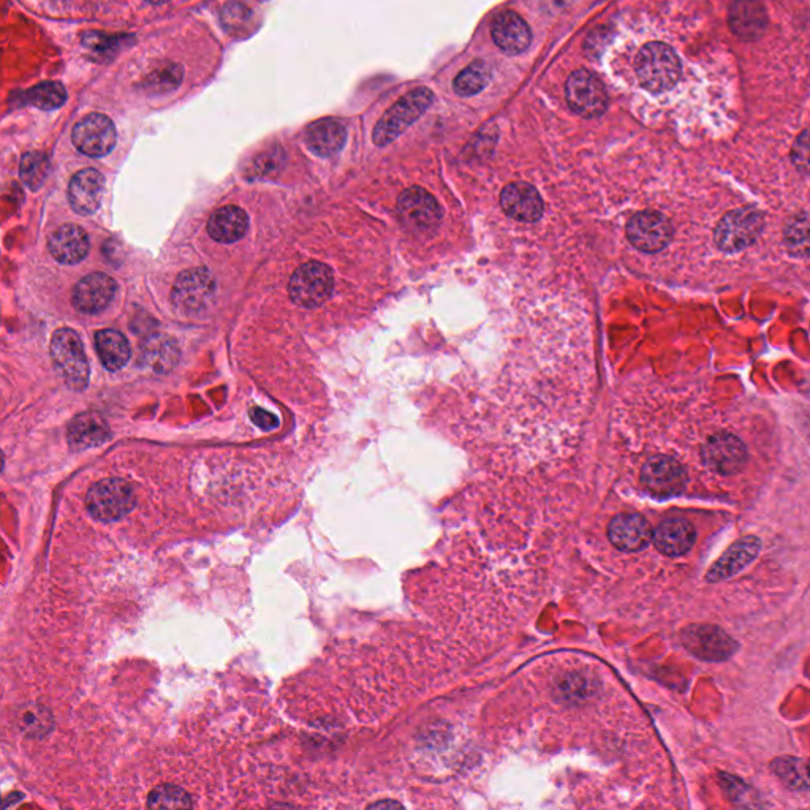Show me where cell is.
<instances>
[{
  "label": "cell",
  "mask_w": 810,
  "mask_h": 810,
  "mask_svg": "<svg viewBox=\"0 0 810 810\" xmlns=\"http://www.w3.org/2000/svg\"><path fill=\"white\" fill-rule=\"evenodd\" d=\"M636 76L649 92L670 91L681 78V61L673 48L665 43L652 42L643 46L636 56Z\"/></svg>",
  "instance_id": "1"
},
{
  "label": "cell",
  "mask_w": 810,
  "mask_h": 810,
  "mask_svg": "<svg viewBox=\"0 0 810 810\" xmlns=\"http://www.w3.org/2000/svg\"><path fill=\"white\" fill-rule=\"evenodd\" d=\"M434 94L429 89L418 88L415 91L405 94L396 105L391 106L387 113L383 114L379 124L375 125L374 143L377 146H387L393 143L396 138L415 124L418 119L429 110L432 105Z\"/></svg>",
  "instance_id": "2"
},
{
  "label": "cell",
  "mask_w": 810,
  "mask_h": 810,
  "mask_svg": "<svg viewBox=\"0 0 810 810\" xmlns=\"http://www.w3.org/2000/svg\"><path fill=\"white\" fill-rule=\"evenodd\" d=\"M51 358L57 372L73 390H84L89 383V361L81 337L70 330L62 328L54 333L51 339Z\"/></svg>",
  "instance_id": "3"
},
{
  "label": "cell",
  "mask_w": 810,
  "mask_h": 810,
  "mask_svg": "<svg viewBox=\"0 0 810 810\" xmlns=\"http://www.w3.org/2000/svg\"><path fill=\"white\" fill-rule=\"evenodd\" d=\"M137 496L132 485L122 478H106L89 489V513L102 523H114L125 518L135 507Z\"/></svg>",
  "instance_id": "4"
},
{
  "label": "cell",
  "mask_w": 810,
  "mask_h": 810,
  "mask_svg": "<svg viewBox=\"0 0 810 810\" xmlns=\"http://www.w3.org/2000/svg\"><path fill=\"white\" fill-rule=\"evenodd\" d=\"M765 217L754 208H741L728 212L716 228V244L723 252H739L760 238Z\"/></svg>",
  "instance_id": "5"
},
{
  "label": "cell",
  "mask_w": 810,
  "mask_h": 810,
  "mask_svg": "<svg viewBox=\"0 0 810 810\" xmlns=\"http://www.w3.org/2000/svg\"><path fill=\"white\" fill-rule=\"evenodd\" d=\"M333 271L323 263L311 262L296 269L288 292L293 303L306 309L322 306L333 293Z\"/></svg>",
  "instance_id": "6"
},
{
  "label": "cell",
  "mask_w": 810,
  "mask_h": 810,
  "mask_svg": "<svg viewBox=\"0 0 810 810\" xmlns=\"http://www.w3.org/2000/svg\"><path fill=\"white\" fill-rule=\"evenodd\" d=\"M567 102L583 118H599L608 108V92L599 76L589 70H576L568 78Z\"/></svg>",
  "instance_id": "7"
},
{
  "label": "cell",
  "mask_w": 810,
  "mask_h": 810,
  "mask_svg": "<svg viewBox=\"0 0 810 810\" xmlns=\"http://www.w3.org/2000/svg\"><path fill=\"white\" fill-rule=\"evenodd\" d=\"M216 295V279L205 268H194L184 271L176 279L171 292V300L179 311L186 314H197L205 311Z\"/></svg>",
  "instance_id": "8"
},
{
  "label": "cell",
  "mask_w": 810,
  "mask_h": 810,
  "mask_svg": "<svg viewBox=\"0 0 810 810\" xmlns=\"http://www.w3.org/2000/svg\"><path fill=\"white\" fill-rule=\"evenodd\" d=\"M681 638L690 654L708 662L730 659L738 649V643L714 625H690L682 632Z\"/></svg>",
  "instance_id": "9"
},
{
  "label": "cell",
  "mask_w": 810,
  "mask_h": 810,
  "mask_svg": "<svg viewBox=\"0 0 810 810\" xmlns=\"http://www.w3.org/2000/svg\"><path fill=\"white\" fill-rule=\"evenodd\" d=\"M625 231L630 244L644 254H657L673 238L670 220L655 211L638 212L629 220Z\"/></svg>",
  "instance_id": "10"
},
{
  "label": "cell",
  "mask_w": 810,
  "mask_h": 810,
  "mask_svg": "<svg viewBox=\"0 0 810 810\" xmlns=\"http://www.w3.org/2000/svg\"><path fill=\"white\" fill-rule=\"evenodd\" d=\"M641 483L655 497H674L687 485L686 469L671 456H654L641 470Z\"/></svg>",
  "instance_id": "11"
},
{
  "label": "cell",
  "mask_w": 810,
  "mask_h": 810,
  "mask_svg": "<svg viewBox=\"0 0 810 810\" xmlns=\"http://www.w3.org/2000/svg\"><path fill=\"white\" fill-rule=\"evenodd\" d=\"M701 458L712 472L730 477L741 472L746 466V445L733 434L720 432L706 440L701 448Z\"/></svg>",
  "instance_id": "12"
},
{
  "label": "cell",
  "mask_w": 810,
  "mask_h": 810,
  "mask_svg": "<svg viewBox=\"0 0 810 810\" xmlns=\"http://www.w3.org/2000/svg\"><path fill=\"white\" fill-rule=\"evenodd\" d=\"M72 140L84 156L105 157L116 146V129L108 116L92 113L75 125Z\"/></svg>",
  "instance_id": "13"
},
{
  "label": "cell",
  "mask_w": 810,
  "mask_h": 810,
  "mask_svg": "<svg viewBox=\"0 0 810 810\" xmlns=\"http://www.w3.org/2000/svg\"><path fill=\"white\" fill-rule=\"evenodd\" d=\"M398 211L405 227L415 231L436 230L443 216L439 201L421 187H410L402 192Z\"/></svg>",
  "instance_id": "14"
},
{
  "label": "cell",
  "mask_w": 810,
  "mask_h": 810,
  "mask_svg": "<svg viewBox=\"0 0 810 810\" xmlns=\"http://www.w3.org/2000/svg\"><path fill=\"white\" fill-rule=\"evenodd\" d=\"M500 206L508 217L527 224L542 219L545 209L542 195L526 182L508 184L500 194Z\"/></svg>",
  "instance_id": "15"
},
{
  "label": "cell",
  "mask_w": 810,
  "mask_h": 810,
  "mask_svg": "<svg viewBox=\"0 0 810 810\" xmlns=\"http://www.w3.org/2000/svg\"><path fill=\"white\" fill-rule=\"evenodd\" d=\"M118 285L103 273L89 274L73 290V306L83 314H99L113 303Z\"/></svg>",
  "instance_id": "16"
},
{
  "label": "cell",
  "mask_w": 810,
  "mask_h": 810,
  "mask_svg": "<svg viewBox=\"0 0 810 810\" xmlns=\"http://www.w3.org/2000/svg\"><path fill=\"white\" fill-rule=\"evenodd\" d=\"M731 32L741 40H758L768 29V13L760 0H735L728 15Z\"/></svg>",
  "instance_id": "17"
},
{
  "label": "cell",
  "mask_w": 810,
  "mask_h": 810,
  "mask_svg": "<svg viewBox=\"0 0 810 810\" xmlns=\"http://www.w3.org/2000/svg\"><path fill=\"white\" fill-rule=\"evenodd\" d=\"M611 543L624 553H635L651 542L652 530L648 521L636 513H622L611 521L608 529Z\"/></svg>",
  "instance_id": "18"
},
{
  "label": "cell",
  "mask_w": 810,
  "mask_h": 810,
  "mask_svg": "<svg viewBox=\"0 0 810 810\" xmlns=\"http://www.w3.org/2000/svg\"><path fill=\"white\" fill-rule=\"evenodd\" d=\"M103 189H105V178L99 171H80L73 176L69 186V201L73 211L80 216H91L102 203Z\"/></svg>",
  "instance_id": "19"
},
{
  "label": "cell",
  "mask_w": 810,
  "mask_h": 810,
  "mask_svg": "<svg viewBox=\"0 0 810 810\" xmlns=\"http://www.w3.org/2000/svg\"><path fill=\"white\" fill-rule=\"evenodd\" d=\"M760 540L757 537H744L731 545L730 548L722 554L719 561L709 568L706 580L709 583H719V581L728 580L731 576L741 572L742 568L754 562L755 557L760 553Z\"/></svg>",
  "instance_id": "20"
},
{
  "label": "cell",
  "mask_w": 810,
  "mask_h": 810,
  "mask_svg": "<svg viewBox=\"0 0 810 810\" xmlns=\"http://www.w3.org/2000/svg\"><path fill=\"white\" fill-rule=\"evenodd\" d=\"M655 548L665 556L678 557L689 553L697 540L695 527L686 519H665L654 534Z\"/></svg>",
  "instance_id": "21"
},
{
  "label": "cell",
  "mask_w": 810,
  "mask_h": 810,
  "mask_svg": "<svg viewBox=\"0 0 810 810\" xmlns=\"http://www.w3.org/2000/svg\"><path fill=\"white\" fill-rule=\"evenodd\" d=\"M491 34L500 50L508 54L523 53L532 42L529 24L515 12H505L497 16Z\"/></svg>",
  "instance_id": "22"
},
{
  "label": "cell",
  "mask_w": 810,
  "mask_h": 810,
  "mask_svg": "<svg viewBox=\"0 0 810 810\" xmlns=\"http://www.w3.org/2000/svg\"><path fill=\"white\" fill-rule=\"evenodd\" d=\"M51 255L64 265L83 262L89 254V238L78 225H64L50 239Z\"/></svg>",
  "instance_id": "23"
},
{
  "label": "cell",
  "mask_w": 810,
  "mask_h": 810,
  "mask_svg": "<svg viewBox=\"0 0 810 810\" xmlns=\"http://www.w3.org/2000/svg\"><path fill=\"white\" fill-rule=\"evenodd\" d=\"M110 426L94 412L83 413L72 421L69 428V443L73 450H88L108 442Z\"/></svg>",
  "instance_id": "24"
},
{
  "label": "cell",
  "mask_w": 810,
  "mask_h": 810,
  "mask_svg": "<svg viewBox=\"0 0 810 810\" xmlns=\"http://www.w3.org/2000/svg\"><path fill=\"white\" fill-rule=\"evenodd\" d=\"M347 130L336 119H322L312 124L306 132V143L314 154L331 157L344 148Z\"/></svg>",
  "instance_id": "25"
},
{
  "label": "cell",
  "mask_w": 810,
  "mask_h": 810,
  "mask_svg": "<svg viewBox=\"0 0 810 810\" xmlns=\"http://www.w3.org/2000/svg\"><path fill=\"white\" fill-rule=\"evenodd\" d=\"M249 228V217L244 209L238 206H225L217 209L208 222V233L217 243H236L246 235Z\"/></svg>",
  "instance_id": "26"
},
{
  "label": "cell",
  "mask_w": 810,
  "mask_h": 810,
  "mask_svg": "<svg viewBox=\"0 0 810 810\" xmlns=\"http://www.w3.org/2000/svg\"><path fill=\"white\" fill-rule=\"evenodd\" d=\"M95 349L99 353L103 366L108 371H121L129 363L130 345L124 334L114 330H103L95 336Z\"/></svg>",
  "instance_id": "27"
},
{
  "label": "cell",
  "mask_w": 810,
  "mask_h": 810,
  "mask_svg": "<svg viewBox=\"0 0 810 810\" xmlns=\"http://www.w3.org/2000/svg\"><path fill=\"white\" fill-rule=\"evenodd\" d=\"M785 249L793 257H810V214L793 217L784 231Z\"/></svg>",
  "instance_id": "28"
},
{
  "label": "cell",
  "mask_w": 810,
  "mask_h": 810,
  "mask_svg": "<svg viewBox=\"0 0 810 810\" xmlns=\"http://www.w3.org/2000/svg\"><path fill=\"white\" fill-rule=\"evenodd\" d=\"M776 776L792 788H810V765L796 758H777L771 765Z\"/></svg>",
  "instance_id": "29"
},
{
  "label": "cell",
  "mask_w": 810,
  "mask_h": 810,
  "mask_svg": "<svg viewBox=\"0 0 810 810\" xmlns=\"http://www.w3.org/2000/svg\"><path fill=\"white\" fill-rule=\"evenodd\" d=\"M50 175V159L43 152H27L19 165V176L29 189L37 190L43 186Z\"/></svg>",
  "instance_id": "30"
},
{
  "label": "cell",
  "mask_w": 810,
  "mask_h": 810,
  "mask_svg": "<svg viewBox=\"0 0 810 810\" xmlns=\"http://www.w3.org/2000/svg\"><path fill=\"white\" fill-rule=\"evenodd\" d=\"M27 100L40 110H57L67 100V91L57 81H43L27 92Z\"/></svg>",
  "instance_id": "31"
},
{
  "label": "cell",
  "mask_w": 810,
  "mask_h": 810,
  "mask_svg": "<svg viewBox=\"0 0 810 810\" xmlns=\"http://www.w3.org/2000/svg\"><path fill=\"white\" fill-rule=\"evenodd\" d=\"M489 81V69L483 62H474L462 70L455 80V89L459 95L470 97L486 88Z\"/></svg>",
  "instance_id": "32"
},
{
  "label": "cell",
  "mask_w": 810,
  "mask_h": 810,
  "mask_svg": "<svg viewBox=\"0 0 810 810\" xmlns=\"http://www.w3.org/2000/svg\"><path fill=\"white\" fill-rule=\"evenodd\" d=\"M148 806L154 809H168V807H190L192 799L182 788L176 785H162L149 795Z\"/></svg>",
  "instance_id": "33"
},
{
  "label": "cell",
  "mask_w": 810,
  "mask_h": 810,
  "mask_svg": "<svg viewBox=\"0 0 810 810\" xmlns=\"http://www.w3.org/2000/svg\"><path fill=\"white\" fill-rule=\"evenodd\" d=\"M146 355H148V361L151 363L152 368L159 369V371H167V369L173 368L176 358H178L175 345L171 344L167 339L165 341L151 342V347L146 350Z\"/></svg>",
  "instance_id": "34"
},
{
  "label": "cell",
  "mask_w": 810,
  "mask_h": 810,
  "mask_svg": "<svg viewBox=\"0 0 810 810\" xmlns=\"http://www.w3.org/2000/svg\"><path fill=\"white\" fill-rule=\"evenodd\" d=\"M19 725L29 735H45L51 728V717L42 706H32L21 714Z\"/></svg>",
  "instance_id": "35"
},
{
  "label": "cell",
  "mask_w": 810,
  "mask_h": 810,
  "mask_svg": "<svg viewBox=\"0 0 810 810\" xmlns=\"http://www.w3.org/2000/svg\"><path fill=\"white\" fill-rule=\"evenodd\" d=\"M250 18H252V12H250L246 5L238 4V2H231V4L225 5L224 10H222V15H220L222 24H224L225 29L230 32L241 31V29L246 27V24L249 23Z\"/></svg>",
  "instance_id": "36"
},
{
  "label": "cell",
  "mask_w": 810,
  "mask_h": 810,
  "mask_svg": "<svg viewBox=\"0 0 810 810\" xmlns=\"http://www.w3.org/2000/svg\"><path fill=\"white\" fill-rule=\"evenodd\" d=\"M792 162L798 170L810 173V129L804 130L792 148Z\"/></svg>",
  "instance_id": "37"
},
{
  "label": "cell",
  "mask_w": 810,
  "mask_h": 810,
  "mask_svg": "<svg viewBox=\"0 0 810 810\" xmlns=\"http://www.w3.org/2000/svg\"><path fill=\"white\" fill-rule=\"evenodd\" d=\"M250 418H252V421L257 424L258 428L263 429V431H273V429L279 426V418L271 412L260 409V407L250 412Z\"/></svg>",
  "instance_id": "38"
},
{
  "label": "cell",
  "mask_w": 810,
  "mask_h": 810,
  "mask_svg": "<svg viewBox=\"0 0 810 810\" xmlns=\"http://www.w3.org/2000/svg\"><path fill=\"white\" fill-rule=\"evenodd\" d=\"M146 2H151V4H165V2H170V0H146Z\"/></svg>",
  "instance_id": "39"
}]
</instances>
